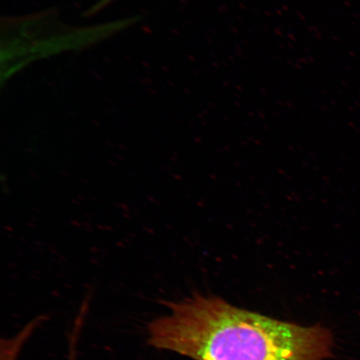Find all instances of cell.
I'll list each match as a JSON object with an SVG mask.
<instances>
[{"instance_id": "obj_1", "label": "cell", "mask_w": 360, "mask_h": 360, "mask_svg": "<svg viewBox=\"0 0 360 360\" xmlns=\"http://www.w3.org/2000/svg\"><path fill=\"white\" fill-rule=\"evenodd\" d=\"M166 305L169 314L148 325V343L193 360H326L332 354L325 327L278 321L215 296Z\"/></svg>"}]
</instances>
